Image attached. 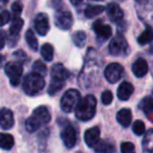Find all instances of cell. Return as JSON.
I'll return each mask as SVG.
<instances>
[{"mask_svg": "<svg viewBox=\"0 0 153 153\" xmlns=\"http://www.w3.org/2000/svg\"><path fill=\"white\" fill-rule=\"evenodd\" d=\"M7 1H8V0H0V10H1V8H3L4 6L7 4Z\"/></svg>", "mask_w": 153, "mask_h": 153, "instance_id": "cell-39", "label": "cell"}, {"mask_svg": "<svg viewBox=\"0 0 153 153\" xmlns=\"http://www.w3.org/2000/svg\"><path fill=\"white\" fill-rule=\"evenodd\" d=\"M140 108L146 113L150 115L153 112V99L152 98H145L140 104Z\"/></svg>", "mask_w": 153, "mask_h": 153, "instance_id": "cell-28", "label": "cell"}, {"mask_svg": "<svg viewBox=\"0 0 153 153\" xmlns=\"http://www.w3.org/2000/svg\"><path fill=\"white\" fill-rule=\"evenodd\" d=\"M96 98L92 94L80 99L75 107V115L80 121H89L94 118L96 113Z\"/></svg>", "mask_w": 153, "mask_h": 153, "instance_id": "cell-1", "label": "cell"}, {"mask_svg": "<svg viewBox=\"0 0 153 153\" xmlns=\"http://www.w3.org/2000/svg\"><path fill=\"white\" fill-rule=\"evenodd\" d=\"M4 72H5L6 76L10 78V84L13 86H18L23 72V67L21 62H8L4 67Z\"/></svg>", "mask_w": 153, "mask_h": 153, "instance_id": "cell-5", "label": "cell"}, {"mask_svg": "<svg viewBox=\"0 0 153 153\" xmlns=\"http://www.w3.org/2000/svg\"><path fill=\"white\" fill-rule=\"evenodd\" d=\"M73 43L76 45L77 47H82L85 46V41H87V35H85V32L82 31H78L76 33H74L72 37Z\"/></svg>", "mask_w": 153, "mask_h": 153, "instance_id": "cell-26", "label": "cell"}, {"mask_svg": "<svg viewBox=\"0 0 153 153\" xmlns=\"http://www.w3.org/2000/svg\"><path fill=\"white\" fill-rule=\"evenodd\" d=\"M142 148L144 152H152L153 151V129L147 131L145 136L142 141Z\"/></svg>", "mask_w": 153, "mask_h": 153, "instance_id": "cell-22", "label": "cell"}, {"mask_svg": "<svg viewBox=\"0 0 153 153\" xmlns=\"http://www.w3.org/2000/svg\"><path fill=\"white\" fill-rule=\"evenodd\" d=\"M5 44V33L3 31H0V50L4 47Z\"/></svg>", "mask_w": 153, "mask_h": 153, "instance_id": "cell-37", "label": "cell"}, {"mask_svg": "<svg viewBox=\"0 0 153 153\" xmlns=\"http://www.w3.org/2000/svg\"><path fill=\"white\" fill-rule=\"evenodd\" d=\"M51 77H52V80L66 82V80L69 78V72L62 64L57 63L51 68Z\"/></svg>", "mask_w": 153, "mask_h": 153, "instance_id": "cell-16", "label": "cell"}, {"mask_svg": "<svg viewBox=\"0 0 153 153\" xmlns=\"http://www.w3.org/2000/svg\"><path fill=\"white\" fill-rule=\"evenodd\" d=\"M54 22L59 29L67 31V29H70L72 26L73 16L69 11H62L61 8H57L54 15Z\"/></svg>", "mask_w": 153, "mask_h": 153, "instance_id": "cell-6", "label": "cell"}, {"mask_svg": "<svg viewBox=\"0 0 153 153\" xmlns=\"http://www.w3.org/2000/svg\"><path fill=\"white\" fill-rule=\"evenodd\" d=\"M61 0H52V3H53V6H54L55 8H59V5H62V3H61Z\"/></svg>", "mask_w": 153, "mask_h": 153, "instance_id": "cell-38", "label": "cell"}, {"mask_svg": "<svg viewBox=\"0 0 153 153\" xmlns=\"http://www.w3.org/2000/svg\"><path fill=\"white\" fill-rule=\"evenodd\" d=\"M51 120V115L49 113V110L47 107L40 106L32 112V115L29 116L25 122V128L28 132H34L38 129H40L42 126L48 124Z\"/></svg>", "mask_w": 153, "mask_h": 153, "instance_id": "cell-2", "label": "cell"}, {"mask_svg": "<svg viewBox=\"0 0 153 153\" xmlns=\"http://www.w3.org/2000/svg\"><path fill=\"white\" fill-rule=\"evenodd\" d=\"M14 57L18 58V62H24L23 60L26 59V55L23 50H19V51H16L14 54Z\"/></svg>", "mask_w": 153, "mask_h": 153, "instance_id": "cell-36", "label": "cell"}, {"mask_svg": "<svg viewBox=\"0 0 153 153\" xmlns=\"http://www.w3.org/2000/svg\"><path fill=\"white\" fill-rule=\"evenodd\" d=\"M41 55L45 61H52L53 59V47L49 43H45L41 48Z\"/></svg>", "mask_w": 153, "mask_h": 153, "instance_id": "cell-25", "label": "cell"}, {"mask_svg": "<svg viewBox=\"0 0 153 153\" xmlns=\"http://www.w3.org/2000/svg\"><path fill=\"white\" fill-rule=\"evenodd\" d=\"M64 85H65V82L56 81V80H51L50 85H49V88H48V93L50 94V96H54L56 92H59V90L64 87Z\"/></svg>", "mask_w": 153, "mask_h": 153, "instance_id": "cell-29", "label": "cell"}, {"mask_svg": "<svg viewBox=\"0 0 153 153\" xmlns=\"http://www.w3.org/2000/svg\"><path fill=\"white\" fill-rule=\"evenodd\" d=\"M132 130L137 135H142L145 133V124L142 121H137L133 123Z\"/></svg>", "mask_w": 153, "mask_h": 153, "instance_id": "cell-31", "label": "cell"}, {"mask_svg": "<svg viewBox=\"0 0 153 153\" xmlns=\"http://www.w3.org/2000/svg\"><path fill=\"white\" fill-rule=\"evenodd\" d=\"M61 136L62 139L64 142L65 146L67 148H73L76 144L77 141V135H76V131L73 128L72 125H66V126L62 128V132H61Z\"/></svg>", "mask_w": 153, "mask_h": 153, "instance_id": "cell-9", "label": "cell"}, {"mask_svg": "<svg viewBox=\"0 0 153 153\" xmlns=\"http://www.w3.org/2000/svg\"><path fill=\"white\" fill-rule=\"evenodd\" d=\"M101 101L104 105H109L113 101V93L109 90H105L101 96Z\"/></svg>", "mask_w": 153, "mask_h": 153, "instance_id": "cell-33", "label": "cell"}, {"mask_svg": "<svg viewBox=\"0 0 153 153\" xmlns=\"http://www.w3.org/2000/svg\"><path fill=\"white\" fill-rule=\"evenodd\" d=\"M32 68H33V72H36V74H40L42 76H45L47 72V67L42 61L38 60V61L34 62V64L32 65Z\"/></svg>", "mask_w": 153, "mask_h": 153, "instance_id": "cell-30", "label": "cell"}, {"mask_svg": "<svg viewBox=\"0 0 153 153\" xmlns=\"http://www.w3.org/2000/svg\"><path fill=\"white\" fill-rule=\"evenodd\" d=\"M99 139H100V130L98 127H93L85 131V142L90 148H94L99 142Z\"/></svg>", "mask_w": 153, "mask_h": 153, "instance_id": "cell-14", "label": "cell"}, {"mask_svg": "<svg viewBox=\"0 0 153 153\" xmlns=\"http://www.w3.org/2000/svg\"><path fill=\"white\" fill-rule=\"evenodd\" d=\"M23 24H24V22L20 17H14L10 27V43L12 46H14L15 43L18 41L19 33L22 29Z\"/></svg>", "mask_w": 153, "mask_h": 153, "instance_id": "cell-11", "label": "cell"}, {"mask_svg": "<svg viewBox=\"0 0 153 153\" xmlns=\"http://www.w3.org/2000/svg\"><path fill=\"white\" fill-rule=\"evenodd\" d=\"M153 40V29L150 26H148L143 33L140 35L139 39H137V42L141 45H145L150 43Z\"/></svg>", "mask_w": 153, "mask_h": 153, "instance_id": "cell-24", "label": "cell"}, {"mask_svg": "<svg viewBox=\"0 0 153 153\" xmlns=\"http://www.w3.org/2000/svg\"><path fill=\"white\" fill-rule=\"evenodd\" d=\"M22 10H23V6H22V3L20 1H16L13 3L12 5V12H13V15L14 17H19L22 13Z\"/></svg>", "mask_w": 153, "mask_h": 153, "instance_id": "cell-32", "label": "cell"}, {"mask_svg": "<svg viewBox=\"0 0 153 153\" xmlns=\"http://www.w3.org/2000/svg\"><path fill=\"white\" fill-rule=\"evenodd\" d=\"M70 2L73 4V5H78L82 2V0H70Z\"/></svg>", "mask_w": 153, "mask_h": 153, "instance_id": "cell-40", "label": "cell"}, {"mask_svg": "<svg viewBox=\"0 0 153 153\" xmlns=\"http://www.w3.org/2000/svg\"><path fill=\"white\" fill-rule=\"evenodd\" d=\"M133 91H134V88H133L132 84H130L129 82H123L118 88V98L122 101H127L133 93Z\"/></svg>", "mask_w": 153, "mask_h": 153, "instance_id": "cell-18", "label": "cell"}, {"mask_svg": "<svg viewBox=\"0 0 153 153\" xmlns=\"http://www.w3.org/2000/svg\"><path fill=\"white\" fill-rule=\"evenodd\" d=\"M135 1L140 2V3H144V2H146V1H147V0H135Z\"/></svg>", "mask_w": 153, "mask_h": 153, "instance_id": "cell-42", "label": "cell"}, {"mask_svg": "<svg viewBox=\"0 0 153 153\" xmlns=\"http://www.w3.org/2000/svg\"><path fill=\"white\" fill-rule=\"evenodd\" d=\"M93 31L95 32L99 38H102L103 40H106L111 36V29L109 25H106L100 20H97L93 23Z\"/></svg>", "mask_w": 153, "mask_h": 153, "instance_id": "cell-12", "label": "cell"}, {"mask_svg": "<svg viewBox=\"0 0 153 153\" xmlns=\"http://www.w3.org/2000/svg\"><path fill=\"white\" fill-rule=\"evenodd\" d=\"M34 29H36V33L41 36H46L50 29L49 25V19L48 16L44 13H41L34 19Z\"/></svg>", "mask_w": 153, "mask_h": 153, "instance_id": "cell-10", "label": "cell"}, {"mask_svg": "<svg viewBox=\"0 0 153 153\" xmlns=\"http://www.w3.org/2000/svg\"><path fill=\"white\" fill-rule=\"evenodd\" d=\"M93 149L97 152H104V153H108V152H114L115 151V146L108 141H105V139H99V142L96 144Z\"/></svg>", "mask_w": 153, "mask_h": 153, "instance_id": "cell-20", "label": "cell"}, {"mask_svg": "<svg viewBox=\"0 0 153 153\" xmlns=\"http://www.w3.org/2000/svg\"><path fill=\"white\" fill-rule=\"evenodd\" d=\"M15 124L14 115H13L12 110L7 108H2L0 110V126L4 130L13 128Z\"/></svg>", "mask_w": 153, "mask_h": 153, "instance_id": "cell-13", "label": "cell"}, {"mask_svg": "<svg viewBox=\"0 0 153 153\" xmlns=\"http://www.w3.org/2000/svg\"><path fill=\"white\" fill-rule=\"evenodd\" d=\"M127 48H128V45L125 40V38L123 36H116L113 40L109 43V53L114 56H122L126 53Z\"/></svg>", "mask_w": 153, "mask_h": 153, "instance_id": "cell-7", "label": "cell"}, {"mask_svg": "<svg viewBox=\"0 0 153 153\" xmlns=\"http://www.w3.org/2000/svg\"><path fill=\"white\" fill-rule=\"evenodd\" d=\"M104 10L105 8L102 5H89L85 10V16L87 18H94L99 14H101Z\"/></svg>", "mask_w": 153, "mask_h": 153, "instance_id": "cell-23", "label": "cell"}, {"mask_svg": "<svg viewBox=\"0 0 153 153\" xmlns=\"http://www.w3.org/2000/svg\"><path fill=\"white\" fill-rule=\"evenodd\" d=\"M80 100V93L76 89H69L65 92L61 100V108L62 111L69 113L73 111L76 107L77 103Z\"/></svg>", "mask_w": 153, "mask_h": 153, "instance_id": "cell-4", "label": "cell"}, {"mask_svg": "<svg viewBox=\"0 0 153 153\" xmlns=\"http://www.w3.org/2000/svg\"><path fill=\"white\" fill-rule=\"evenodd\" d=\"M106 14L108 18L114 22H118V21L122 20L124 13H123L122 8L118 5L117 3H111L107 5L106 8Z\"/></svg>", "mask_w": 153, "mask_h": 153, "instance_id": "cell-15", "label": "cell"}, {"mask_svg": "<svg viewBox=\"0 0 153 153\" xmlns=\"http://www.w3.org/2000/svg\"><path fill=\"white\" fill-rule=\"evenodd\" d=\"M121 151L123 153H129L134 151V145L129 142H125L121 145Z\"/></svg>", "mask_w": 153, "mask_h": 153, "instance_id": "cell-35", "label": "cell"}, {"mask_svg": "<svg viewBox=\"0 0 153 153\" xmlns=\"http://www.w3.org/2000/svg\"><path fill=\"white\" fill-rule=\"evenodd\" d=\"M10 13H8L7 11H2V12L0 13V26L5 25L6 23L10 21Z\"/></svg>", "mask_w": 153, "mask_h": 153, "instance_id": "cell-34", "label": "cell"}, {"mask_svg": "<svg viewBox=\"0 0 153 153\" xmlns=\"http://www.w3.org/2000/svg\"><path fill=\"white\" fill-rule=\"evenodd\" d=\"M3 61H4V57H2V56L0 55V66L3 64Z\"/></svg>", "mask_w": 153, "mask_h": 153, "instance_id": "cell-41", "label": "cell"}, {"mask_svg": "<svg viewBox=\"0 0 153 153\" xmlns=\"http://www.w3.org/2000/svg\"><path fill=\"white\" fill-rule=\"evenodd\" d=\"M15 144V139L13 135L7 133H0V148L3 150H10Z\"/></svg>", "mask_w": 153, "mask_h": 153, "instance_id": "cell-21", "label": "cell"}, {"mask_svg": "<svg viewBox=\"0 0 153 153\" xmlns=\"http://www.w3.org/2000/svg\"><path fill=\"white\" fill-rule=\"evenodd\" d=\"M45 86V80L42 75L31 72L28 74L24 78L23 81V90L26 92L28 96H34L38 94L43 90Z\"/></svg>", "mask_w": 153, "mask_h": 153, "instance_id": "cell-3", "label": "cell"}, {"mask_svg": "<svg viewBox=\"0 0 153 153\" xmlns=\"http://www.w3.org/2000/svg\"><path fill=\"white\" fill-rule=\"evenodd\" d=\"M122 74L123 67L119 63H111L109 65L106 66V68L104 70L105 79L111 84L119 81L122 77Z\"/></svg>", "mask_w": 153, "mask_h": 153, "instance_id": "cell-8", "label": "cell"}, {"mask_svg": "<svg viewBox=\"0 0 153 153\" xmlns=\"http://www.w3.org/2000/svg\"><path fill=\"white\" fill-rule=\"evenodd\" d=\"M25 38H26V42H27V44H28V46L30 47V49L36 50V49H38V40H36L32 29H28V31L26 32Z\"/></svg>", "mask_w": 153, "mask_h": 153, "instance_id": "cell-27", "label": "cell"}, {"mask_svg": "<svg viewBox=\"0 0 153 153\" xmlns=\"http://www.w3.org/2000/svg\"><path fill=\"white\" fill-rule=\"evenodd\" d=\"M95 1H101V0H95Z\"/></svg>", "mask_w": 153, "mask_h": 153, "instance_id": "cell-43", "label": "cell"}, {"mask_svg": "<svg viewBox=\"0 0 153 153\" xmlns=\"http://www.w3.org/2000/svg\"><path fill=\"white\" fill-rule=\"evenodd\" d=\"M132 120V113L130 109L123 108L117 113V121L119 124H121L123 127H129Z\"/></svg>", "mask_w": 153, "mask_h": 153, "instance_id": "cell-19", "label": "cell"}, {"mask_svg": "<svg viewBox=\"0 0 153 153\" xmlns=\"http://www.w3.org/2000/svg\"><path fill=\"white\" fill-rule=\"evenodd\" d=\"M152 74H153V68H152Z\"/></svg>", "mask_w": 153, "mask_h": 153, "instance_id": "cell-44", "label": "cell"}, {"mask_svg": "<svg viewBox=\"0 0 153 153\" xmlns=\"http://www.w3.org/2000/svg\"><path fill=\"white\" fill-rule=\"evenodd\" d=\"M132 72L135 77L142 78L148 72V63L145 59L140 58L132 64Z\"/></svg>", "mask_w": 153, "mask_h": 153, "instance_id": "cell-17", "label": "cell"}]
</instances>
